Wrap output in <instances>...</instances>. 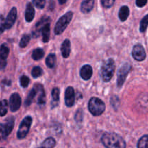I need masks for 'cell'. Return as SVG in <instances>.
Here are the masks:
<instances>
[{"instance_id":"1","label":"cell","mask_w":148,"mask_h":148,"mask_svg":"<svg viewBox=\"0 0 148 148\" xmlns=\"http://www.w3.org/2000/svg\"><path fill=\"white\" fill-rule=\"evenodd\" d=\"M101 143L106 148H126L125 141L116 133L106 132L101 137Z\"/></svg>"},{"instance_id":"2","label":"cell","mask_w":148,"mask_h":148,"mask_svg":"<svg viewBox=\"0 0 148 148\" xmlns=\"http://www.w3.org/2000/svg\"><path fill=\"white\" fill-rule=\"evenodd\" d=\"M115 62L113 59H108L103 63L101 68V77L104 82H109L115 72Z\"/></svg>"},{"instance_id":"3","label":"cell","mask_w":148,"mask_h":148,"mask_svg":"<svg viewBox=\"0 0 148 148\" xmlns=\"http://www.w3.org/2000/svg\"><path fill=\"white\" fill-rule=\"evenodd\" d=\"M106 105L103 101L100 98L92 97L88 103V109L93 116H101L104 112Z\"/></svg>"},{"instance_id":"4","label":"cell","mask_w":148,"mask_h":148,"mask_svg":"<svg viewBox=\"0 0 148 148\" xmlns=\"http://www.w3.org/2000/svg\"><path fill=\"white\" fill-rule=\"evenodd\" d=\"M72 16H73L72 12H68L59 19L54 27L55 34L60 35L61 33L64 31L65 29L67 27L68 25L69 24V23L72 20Z\"/></svg>"},{"instance_id":"5","label":"cell","mask_w":148,"mask_h":148,"mask_svg":"<svg viewBox=\"0 0 148 148\" xmlns=\"http://www.w3.org/2000/svg\"><path fill=\"white\" fill-rule=\"evenodd\" d=\"M32 121L33 119L30 116H27L25 118H24V119L22 121V122L20 123V125L19 127L18 131H17V138L19 140H22V139L25 138L27 134H28L29 131H30V126L32 124Z\"/></svg>"},{"instance_id":"6","label":"cell","mask_w":148,"mask_h":148,"mask_svg":"<svg viewBox=\"0 0 148 148\" xmlns=\"http://www.w3.org/2000/svg\"><path fill=\"white\" fill-rule=\"evenodd\" d=\"M130 70H131V65L129 63H124L120 67L118 72V75H117V86L119 88L122 87Z\"/></svg>"},{"instance_id":"7","label":"cell","mask_w":148,"mask_h":148,"mask_svg":"<svg viewBox=\"0 0 148 148\" xmlns=\"http://www.w3.org/2000/svg\"><path fill=\"white\" fill-rule=\"evenodd\" d=\"M132 55L133 58L136 61L138 62H142L145 60L146 58V53L145 51L144 47L141 44H137L134 46L132 51Z\"/></svg>"},{"instance_id":"8","label":"cell","mask_w":148,"mask_h":148,"mask_svg":"<svg viewBox=\"0 0 148 148\" xmlns=\"http://www.w3.org/2000/svg\"><path fill=\"white\" fill-rule=\"evenodd\" d=\"M10 108L12 112L18 111L21 106V98L18 93H13L10 98Z\"/></svg>"},{"instance_id":"9","label":"cell","mask_w":148,"mask_h":148,"mask_svg":"<svg viewBox=\"0 0 148 148\" xmlns=\"http://www.w3.org/2000/svg\"><path fill=\"white\" fill-rule=\"evenodd\" d=\"M17 11L15 7L12 8L10 12H9L5 21H4V26L6 29H10L13 26V25L15 23V20L17 19Z\"/></svg>"},{"instance_id":"10","label":"cell","mask_w":148,"mask_h":148,"mask_svg":"<svg viewBox=\"0 0 148 148\" xmlns=\"http://www.w3.org/2000/svg\"><path fill=\"white\" fill-rule=\"evenodd\" d=\"M75 101V90L72 87H68L65 91V103L67 107L73 106Z\"/></svg>"},{"instance_id":"11","label":"cell","mask_w":148,"mask_h":148,"mask_svg":"<svg viewBox=\"0 0 148 148\" xmlns=\"http://www.w3.org/2000/svg\"><path fill=\"white\" fill-rule=\"evenodd\" d=\"M34 87L36 88V90H37V95H38L37 101L38 104L43 105L46 103V94H45L43 85H40V84H36Z\"/></svg>"},{"instance_id":"12","label":"cell","mask_w":148,"mask_h":148,"mask_svg":"<svg viewBox=\"0 0 148 148\" xmlns=\"http://www.w3.org/2000/svg\"><path fill=\"white\" fill-rule=\"evenodd\" d=\"M92 75V68L90 65H84L80 69V77L84 80H89Z\"/></svg>"},{"instance_id":"13","label":"cell","mask_w":148,"mask_h":148,"mask_svg":"<svg viewBox=\"0 0 148 148\" xmlns=\"http://www.w3.org/2000/svg\"><path fill=\"white\" fill-rule=\"evenodd\" d=\"M61 51H62V56L65 59L69 56L71 52V43L69 39H65L64 41L62 43Z\"/></svg>"},{"instance_id":"14","label":"cell","mask_w":148,"mask_h":148,"mask_svg":"<svg viewBox=\"0 0 148 148\" xmlns=\"http://www.w3.org/2000/svg\"><path fill=\"white\" fill-rule=\"evenodd\" d=\"M94 6V0H84L81 4L80 10L83 13H88L92 10Z\"/></svg>"},{"instance_id":"15","label":"cell","mask_w":148,"mask_h":148,"mask_svg":"<svg viewBox=\"0 0 148 148\" xmlns=\"http://www.w3.org/2000/svg\"><path fill=\"white\" fill-rule=\"evenodd\" d=\"M35 17V10L33 4L31 3H28L27 4L25 10V20L26 21L30 23L33 20Z\"/></svg>"},{"instance_id":"16","label":"cell","mask_w":148,"mask_h":148,"mask_svg":"<svg viewBox=\"0 0 148 148\" xmlns=\"http://www.w3.org/2000/svg\"><path fill=\"white\" fill-rule=\"evenodd\" d=\"M49 21H50V18H49V17H42L41 20H40V21L37 23V24H36V30H35V31H33V36H35V37H37L38 34V33H39V32H40V30H41L42 27H43V26L46 24V23H49Z\"/></svg>"},{"instance_id":"17","label":"cell","mask_w":148,"mask_h":148,"mask_svg":"<svg viewBox=\"0 0 148 148\" xmlns=\"http://www.w3.org/2000/svg\"><path fill=\"white\" fill-rule=\"evenodd\" d=\"M130 15V9L127 6H123L120 8L119 12V17L121 22H124L127 20Z\"/></svg>"},{"instance_id":"18","label":"cell","mask_w":148,"mask_h":148,"mask_svg":"<svg viewBox=\"0 0 148 148\" xmlns=\"http://www.w3.org/2000/svg\"><path fill=\"white\" fill-rule=\"evenodd\" d=\"M42 36H43V41L47 43L50 38V24L46 23L41 29Z\"/></svg>"},{"instance_id":"19","label":"cell","mask_w":148,"mask_h":148,"mask_svg":"<svg viewBox=\"0 0 148 148\" xmlns=\"http://www.w3.org/2000/svg\"><path fill=\"white\" fill-rule=\"evenodd\" d=\"M14 117L11 116L9 117L7 119V121L4 124V127H5L6 130V134H7V137L9 136V134L11 133V132L12 131L13 128H14Z\"/></svg>"},{"instance_id":"20","label":"cell","mask_w":148,"mask_h":148,"mask_svg":"<svg viewBox=\"0 0 148 148\" xmlns=\"http://www.w3.org/2000/svg\"><path fill=\"white\" fill-rule=\"evenodd\" d=\"M36 95H37V90H36V88L33 87V88L30 90V92H29L28 95H27V98H26L25 101V106L26 107L29 106L33 103V100L36 98Z\"/></svg>"},{"instance_id":"21","label":"cell","mask_w":148,"mask_h":148,"mask_svg":"<svg viewBox=\"0 0 148 148\" xmlns=\"http://www.w3.org/2000/svg\"><path fill=\"white\" fill-rule=\"evenodd\" d=\"M56 140L53 137H49L43 142L39 148H53L56 146Z\"/></svg>"},{"instance_id":"22","label":"cell","mask_w":148,"mask_h":148,"mask_svg":"<svg viewBox=\"0 0 148 148\" xmlns=\"http://www.w3.org/2000/svg\"><path fill=\"white\" fill-rule=\"evenodd\" d=\"M46 64L48 67L51 68V69L54 67L55 64H56V55L53 53L49 54L46 59Z\"/></svg>"},{"instance_id":"23","label":"cell","mask_w":148,"mask_h":148,"mask_svg":"<svg viewBox=\"0 0 148 148\" xmlns=\"http://www.w3.org/2000/svg\"><path fill=\"white\" fill-rule=\"evenodd\" d=\"M43 56H44V51L42 49L38 48V49H36L35 50H33V53H32V58L34 60H40Z\"/></svg>"},{"instance_id":"24","label":"cell","mask_w":148,"mask_h":148,"mask_svg":"<svg viewBox=\"0 0 148 148\" xmlns=\"http://www.w3.org/2000/svg\"><path fill=\"white\" fill-rule=\"evenodd\" d=\"M137 148H148V134L143 136L137 143Z\"/></svg>"},{"instance_id":"25","label":"cell","mask_w":148,"mask_h":148,"mask_svg":"<svg viewBox=\"0 0 148 148\" xmlns=\"http://www.w3.org/2000/svg\"><path fill=\"white\" fill-rule=\"evenodd\" d=\"M8 102L6 100H3L0 102V116H4L7 113Z\"/></svg>"},{"instance_id":"26","label":"cell","mask_w":148,"mask_h":148,"mask_svg":"<svg viewBox=\"0 0 148 148\" xmlns=\"http://www.w3.org/2000/svg\"><path fill=\"white\" fill-rule=\"evenodd\" d=\"M148 26V14L145 16L143 18V20L140 22V30L141 33H145V30H147Z\"/></svg>"},{"instance_id":"27","label":"cell","mask_w":148,"mask_h":148,"mask_svg":"<svg viewBox=\"0 0 148 148\" xmlns=\"http://www.w3.org/2000/svg\"><path fill=\"white\" fill-rule=\"evenodd\" d=\"M10 53V49L5 44H2L0 47V57L7 59Z\"/></svg>"},{"instance_id":"28","label":"cell","mask_w":148,"mask_h":148,"mask_svg":"<svg viewBox=\"0 0 148 148\" xmlns=\"http://www.w3.org/2000/svg\"><path fill=\"white\" fill-rule=\"evenodd\" d=\"M30 36L27 34L23 35V37H22L21 40L20 42V46L21 48H25L27 46V45L28 44V43L30 42Z\"/></svg>"},{"instance_id":"29","label":"cell","mask_w":148,"mask_h":148,"mask_svg":"<svg viewBox=\"0 0 148 148\" xmlns=\"http://www.w3.org/2000/svg\"><path fill=\"white\" fill-rule=\"evenodd\" d=\"M31 74L33 77L38 78L42 75V74H43V69L40 66H35L32 69Z\"/></svg>"},{"instance_id":"30","label":"cell","mask_w":148,"mask_h":148,"mask_svg":"<svg viewBox=\"0 0 148 148\" xmlns=\"http://www.w3.org/2000/svg\"><path fill=\"white\" fill-rule=\"evenodd\" d=\"M59 94L60 91L58 88H53L51 92L52 98H53V103H58L59 101Z\"/></svg>"},{"instance_id":"31","label":"cell","mask_w":148,"mask_h":148,"mask_svg":"<svg viewBox=\"0 0 148 148\" xmlns=\"http://www.w3.org/2000/svg\"><path fill=\"white\" fill-rule=\"evenodd\" d=\"M20 85L23 88H27L28 86L29 83H30V79L29 77H27V76L25 75H23V76L20 77Z\"/></svg>"},{"instance_id":"32","label":"cell","mask_w":148,"mask_h":148,"mask_svg":"<svg viewBox=\"0 0 148 148\" xmlns=\"http://www.w3.org/2000/svg\"><path fill=\"white\" fill-rule=\"evenodd\" d=\"M33 3L37 8L43 9L46 4V0H33Z\"/></svg>"},{"instance_id":"33","label":"cell","mask_w":148,"mask_h":148,"mask_svg":"<svg viewBox=\"0 0 148 148\" xmlns=\"http://www.w3.org/2000/svg\"><path fill=\"white\" fill-rule=\"evenodd\" d=\"M103 7L105 8H110L114 5L115 0H101Z\"/></svg>"},{"instance_id":"34","label":"cell","mask_w":148,"mask_h":148,"mask_svg":"<svg viewBox=\"0 0 148 148\" xmlns=\"http://www.w3.org/2000/svg\"><path fill=\"white\" fill-rule=\"evenodd\" d=\"M7 137V134H6V130L4 124H0V140H5Z\"/></svg>"},{"instance_id":"35","label":"cell","mask_w":148,"mask_h":148,"mask_svg":"<svg viewBox=\"0 0 148 148\" xmlns=\"http://www.w3.org/2000/svg\"><path fill=\"white\" fill-rule=\"evenodd\" d=\"M147 2V0H136V4L139 7H143L145 6Z\"/></svg>"},{"instance_id":"36","label":"cell","mask_w":148,"mask_h":148,"mask_svg":"<svg viewBox=\"0 0 148 148\" xmlns=\"http://www.w3.org/2000/svg\"><path fill=\"white\" fill-rule=\"evenodd\" d=\"M7 66V59L0 57V69H4Z\"/></svg>"},{"instance_id":"37","label":"cell","mask_w":148,"mask_h":148,"mask_svg":"<svg viewBox=\"0 0 148 148\" xmlns=\"http://www.w3.org/2000/svg\"><path fill=\"white\" fill-rule=\"evenodd\" d=\"M5 26H4V23H0V35L5 30Z\"/></svg>"},{"instance_id":"38","label":"cell","mask_w":148,"mask_h":148,"mask_svg":"<svg viewBox=\"0 0 148 148\" xmlns=\"http://www.w3.org/2000/svg\"><path fill=\"white\" fill-rule=\"evenodd\" d=\"M67 0H59V2L60 4H64L66 2Z\"/></svg>"},{"instance_id":"39","label":"cell","mask_w":148,"mask_h":148,"mask_svg":"<svg viewBox=\"0 0 148 148\" xmlns=\"http://www.w3.org/2000/svg\"><path fill=\"white\" fill-rule=\"evenodd\" d=\"M0 148H4V147H0Z\"/></svg>"}]
</instances>
